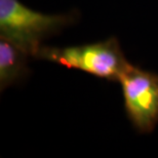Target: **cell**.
I'll use <instances>...</instances> for the list:
<instances>
[{
	"label": "cell",
	"instance_id": "obj_4",
	"mask_svg": "<svg viewBox=\"0 0 158 158\" xmlns=\"http://www.w3.org/2000/svg\"><path fill=\"white\" fill-rule=\"evenodd\" d=\"M31 56L10 41L0 37V91L18 86L29 79Z\"/></svg>",
	"mask_w": 158,
	"mask_h": 158
},
{
	"label": "cell",
	"instance_id": "obj_3",
	"mask_svg": "<svg viewBox=\"0 0 158 158\" xmlns=\"http://www.w3.org/2000/svg\"><path fill=\"white\" fill-rule=\"evenodd\" d=\"M118 83L132 127L139 134H151L158 124V74L131 64Z\"/></svg>",
	"mask_w": 158,
	"mask_h": 158
},
{
	"label": "cell",
	"instance_id": "obj_2",
	"mask_svg": "<svg viewBox=\"0 0 158 158\" xmlns=\"http://www.w3.org/2000/svg\"><path fill=\"white\" fill-rule=\"evenodd\" d=\"M35 60L74 69L111 82H118L123 72L131 65L115 36L91 43L63 47L44 44Z\"/></svg>",
	"mask_w": 158,
	"mask_h": 158
},
{
	"label": "cell",
	"instance_id": "obj_1",
	"mask_svg": "<svg viewBox=\"0 0 158 158\" xmlns=\"http://www.w3.org/2000/svg\"><path fill=\"white\" fill-rule=\"evenodd\" d=\"M81 17L78 8L45 14L32 9L20 0H0V37L35 60L45 40L76 26Z\"/></svg>",
	"mask_w": 158,
	"mask_h": 158
}]
</instances>
